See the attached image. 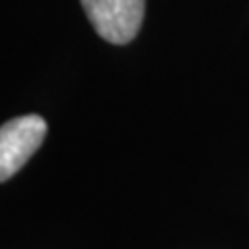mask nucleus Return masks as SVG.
Instances as JSON below:
<instances>
[{"instance_id":"f03ea898","label":"nucleus","mask_w":249,"mask_h":249,"mask_svg":"<svg viewBox=\"0 0 249 249\" xmlns=\"http://www.w3.org/2000/svg\"><path fill=\"white\" fill-rule=\"evenodd\" d=\"M81 6L98 36L116 46L133 40L145 15V0H81Z\"/></svg>"},{"instance_id":"f257e3e1","label":"nucleus","mask_w":249,"mask_h":249,"mask_svg":"<svg viewBox=\"0 0 249 249\" xmlns=\"http://www.w3.org/2000/svg\"><path fill=\"white\" fill-rule=\"evenodd\" d=\"M48 133L40 114H25L0 127V183L9 181L29 162Z\"/></svg>"}]
</instances>
